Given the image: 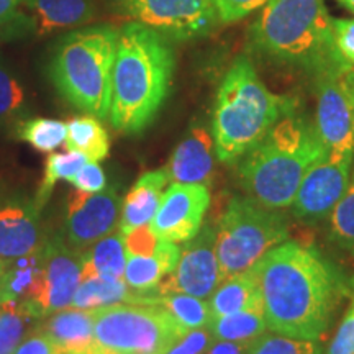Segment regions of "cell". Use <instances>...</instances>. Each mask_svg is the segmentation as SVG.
I'll list each match as a JSON object with an SVG mask.
<instances>
[{"label":"cell","mask_w":354,"mask_h":354,"mask_svg":"<svg viewBox=\"0 0 354 354\" xmlns=\"http://www.w3.org/2000/svg\"><path fill=\"white\" fill-rule=\"evenodd\" d=\"M268 330L318 342L348 294L339 272L313 248L284 241L254 268Z\"/></svg>","instance_id":"6da1fadb"},{"label":"cell","mask_w":354,"mask_h":354,"mask_svg":"<svg viewBox=\"0 0 354 354\" xmlns=\"http://www.w3.org/2000/svg\"><path fill=\"white\" fill-rule=\"evenodd\" d=\"M176 69L171 39L130 21L118 30L112 74L110 123L125 135L151 125L169 95Z\"/></svg>","instance_id":"7a4b0ae2"},{"label":"cell","mask_w":354,"mask_h":354,"mask_svg":"<svg viewBox=\"0 0 354 354\" xmlns=\"http://www.w3.org/2000/svg\"><path fill=\"white\" fill-rule=\"evenodd\" d=\"M326 156L315 125L295 110L281 118L241 158V185L248 197L261 205L286 209L294 202L310 167Z\"/></svg>","instance_id":"3957f363"},{"label":"cell","mask_w":354,"mask_h":354,"mask_svg":"<svg viewBox=\"0 0 354 354\" xmlns=\"http://www.w3.org/2000/svg\"><path fill=\"white\" fill-rule=\"evenodd\" d=\"M297 110V100L269 91L254 66L240 56L227 71L216 94L212 136L221 162L241 159L266 133Z\"/></svg>","instance_id":"277c9868"},{"label":"cell","mask_w":354,"mask_h":354,"mask_svg":"<svg viewBox=\"0 0 354 354\" xmlns=\"http://www.w3.org/2000/svg\"><path fill=\"white\" fill-rule=\"evenodd\" d=\"M251 41L266 56L313 74L342 64L323 0H269L251 26Z\"/></svg>","instance_id":"5b68a950"},{"label":"cell","mask_w":354,"mask_h":354,"mask_svg":"<svg viewBox=\"0 0 354 354\" xmlns=\"http://www.w3.org/2000/svg\"><path fill=\"white\" fill-rule=\"evenodd\" d=\"M117 41L113 26H88L64 37L51 61L56 91L73 107L97 118H109L110 113Z\"/></svg>","instance_id":"8992f818"},{"label":"cell","mask_w":354,"mask_h":354,"mask_svg":"<svg viewBox=\"0 0 354 354\" xmlns=\"http://www.w3.org/2000/svg\"><path fill=\"white\" fill-rule=\"evenodd\" d=\"M287 238V221L276 209L261 205L251 197H233L215 225L220 279L225 281L254 269Z\"/></svg>","instance_id":"52a82bcc"},{"label":"cell","mask_w":354,"mask_h":354,"mask_svg":"<svg viewBox=\"0 0 354 354\" xmlns=\"http://www.w3.org/2000/svg\"><path fill=\"white\" fill-rule=\"evenodd\" d=\"M184 333L154 299L120 304L95 310L94 343L88 354H166Z\"/></svg>","instance_id":"ba28073f"},{"label":"cell","mask_w":354,"mask_h":354,"mask_svg":"<svg viewBox=\"0 0 354 354\" xmlns=\"http://www.w3.org/2000/svg\"><path fill=\"white\" fill-rule=\"evenodd\" d=\"M349 73L351 69L344 64H333L315 74V130L328 158L338 161H353L354 156V100Z\"/></svg>","instance_id":"9c48e42d"},{"label":"cell","mask_w":354,"mask_h":354,"mask_svg":"<svg viewBox=\"0 0 354 354\" xmlns=\"http://www.w3.org/2000/svg\"><path fill=\"white\" fill-rule=\"evenodd\" d=\"M115 3L131 21L176 41L203 37L218 24L215 0H115Z\"/></svg>","instance_id":"30bf717a"},{"label":"cell","mask_w":354,"mask_h":354,"mask_svg":"<svg viewBox=\"0 0 354 354\" xmlns=\"http://www.w3.org/2000/svg\"><path fill=\"white\" fill-rule=\"evenodd\" d=\"M220 268L215 253V227H202L192 240L180 248L174 271L159 282L156 295L187 294L210 299L220 284Z\"/></svg>","instance_id":"8fae6325"},{"label":"cell","mask_w":354,"mask_h":354,"mask_svg":"<svg viewBox=\"0 0 354 354\" xmlns=\"http://www.w3.org/2000/svg\"><path fill=\"white\" fill-rule=\"evenodd\" d=\"M210 205V192L202 184H171L151 220V228L162 241L185 243L201 232Z\"/></svg>","instance_id":"7c38bea8"},{"label":"cell","mask_w":354,"mask_h":354,"mask_svg":"<svg viewBox=\"0 0 354 354\" xmlns=\"http://www.w3.org/2000/svg\"><path fill=\"white\" fill-rule=\"evenodd\" d=\"M351 162L326 156L310 167L290 205L294 215L302 220H320L328 216L346 192L351 180Z\"/></svg>","instance_id":"4fadbf2b"},{"label":"cell","mask_w":354,"mask_h":354,"mask_svg":"<svg viewBox=\"0 0 354 354\" xmlns=\"http://www.w3.org/2000/svg\"><path fill=\"white\" fill-rule=\"evenodd\" d=\"M44 269V292L38 304L39 317H48L73 304L79 284L82 281L84 253L53 240L39 251Z\"/></svg>","instance_id":"5bb4252c"},{"label":"cell","mask_w":354,"mask_h":354,"mask_svg":"<svg viewBox=\"0 0 354 354\" xmlns=\"http://www.w3.org/2000/svg\"><path fill=\"white\" fill-rule=\"evenodd\" d=\"M122 215V201L117 190L109 187L91 194L81 209L66 216L68 245L77 251H86L100 238L115 232Z\"/></svg>","instance_id":"9a60e30c"},{"label":"cell","mask_w":354,"mask_h":354,"mask_svg":"<svg viewBox=\"0 0 354 354\" xmlns=\"http://www.w3.org/2000/svg\"><path fill=\"white\" fill-rule=\"evenodd\" d=\"M214 136L201 125L190 128L185 138L176 146L166 166L171 184L209 185L214 179Z\"/></svg>","instance_id":"2e32d148"},{"label":"cell","mask_w":354,"mask_h":354,"mask_svg":"<svg viewBox=\"0 0 354 354\" xmlns=\"http://www.w3.org/2000/svg\"><path fill=\"white\" fill-rule=\"evenodd\" d=\"M169 183L166 167L156 171H148L136 180L125 202L122 203V215L118 227L120 233L125 236L131 230L151 223L154 214L161 205L162 196Z\"/></svg>","instance_id":"e0dca14e"},{"label":"cell","mask_w":354,"mask_h":354,"mask_svg":"<svg viewBox=\"0 0 354 354\" xmlns=\"http://www.w3.org/2000/svg\"><path fill=\"white\" fill-rule=\"evenodd\" d=\"M95 310L63 308L51 313L39 331L48 336L59 351L88 353L94 343Z\"/></svg>","instance_id":"ac0fdd59"},{"label":"cell","mask_w":354,"mask_h":354,"mask_svg":"<svg viewBox=\"0 0 354 354\" xmlns=\"http://www.w3.org/2000/svg\"><path fill=\"white\" fill-rule=\"evenodd\" d=\"M43 246L37 212L19 207L0 210V259L12 261L37 254Z\"/></svg>","instance_id":"d6986e66"},{"label":"cell","mask_w":354,"mask_h":354,"mask_svg":"<svg viewBox=\"0 0 354 354\" xmlns=\"http://www.w3.org/2000/svg\"><path fill=\"white\" fill-rule=\"evenodd\" d=\"M180 258V248L176 243L159 240L151 256H127V286L141 295H156L159 282L174 271Z\"/></svg>","instance_id":"ffe728a7"},{"label":"cell","mask_w":354,"mask_h":354,"mask_svg":"<svg viewBox=\"0 0 354 354\" xmlns=\"http://www.w3.org/2000/svg\"><path fill=\"white\" fill-rule=\"evenodd\" d=\"M37 35L86 25L94 19L92 0H24Z\"/></svg>","instance_id":"44dd1931"},{"label":"cell","mask_w":354,"mask_h":354,"mask_svg":"<svg viewBox=\"0 0 354 354\" xmlns=\"http://www.w3.org/2000/svg\"><path fill=\"white\" fill-rule=\"evenodd\" d=\"M44 292V269L41 254H30L8 261V268L0 284V300L26 304L38 318V304Z\"/></svg>","instance_id":"7402d4cb"},{"label":"cell","mask_w":354,"mask_h":354,"mask_svg":"<svg viewBox=\"0 0 354 354\" xmlns=\"http://www.w3.org/2000/svg\"><path fill=\"white\" fill-rule=\"evenodd\" d=\"M154 295H141L131 290L120 277L95 276L82 279L73 299V307L82 310H99L120 304L151 302Z\"/></svg>","instance_id":"603a6c76"},{"label":"cell","mask_w":354,"mask_h":354,"mask_svg":"<svg viewBox=\"0 0 354 354\" xmlns=\"http://www.w3.org/2000/svg\"><path fill=\"white\" fill-rule=\"evenodd\" d=\"M212 317L220 318L248 308L263 307L254 269L221 281L209 300Z\"/></svg>","instance_id":"cb8c5ba5"},{"label":"cell","mask_w":354,"mask_h":354,"mask_svg":"<svg viewBox=\"0 0 354 354\" xmlns=\"http://www.w3.org/2000/svg\"><path fill=\"white\" fill-rule=\"evenodd\" d=\"M127 266V250L123 234L112 232L100 238L84 253L82 279L95 276L123 277Z\"/></svg>","instance_id":"d4e9b609"},{"label":"cell","mask_w":354,"mask_h":354,"mask_svg":"<svg viewBox=\"0 0 354 354\" xmlns=\"http://www.w3.org/2000/svg\"><path fill=\"white\" fill-rule=\"evenodd\" d=\"M66 148L82 153L88 161H104L110 151L109 133L94 115L74 117L68 122Z\"/></svg>","instance_id":"484cf974"},{"label":"cell","mask_w":354,"mask_h":354,"mask_svg":"<svg viewBox=\"0 0 354 354\" xmlns=\"http://www.w3.org/2000/svg\"><path fill=\"white\" fill-rule=\"evenodd\" d=\"M214 339L234 343H251L268 330L263 307L248 308L243 312L214 318L209 325Z\"/></svg>","instance_id":"4316f807"},{"label":"cell","mask_w":354,"mask_h":354,"mask_svg":"<svg viewBox=\"0 0 354 354\" xmlns=\"http://www.w3.org/2000/svg\"><path fill=\"white\" fill-rule=\"evenodd\" d=\"M88 159L82 153L68 151V153H50L44 162V174L41 183L38 185L37 196H35L33 212H38L46 205L50 201L53 189L57 180L66 179L69 180L71 177L76 176L81 167L86 165Z\"/></svg>","instance_id":"83f0119b"},{"label":"cell","mask_w":354,"mask_h":354,"mask_svg":"<svg viewBox=\"0 0 354 354\" xmlns=\"http://www.w3.org/2000/svg\"><path fill=\"white\" fill-rule=\"evenodd\" d=\"M154 300L159 305H162L185 331L205 328L214 320L210 305L205 299H198L187 294H169L156 295Z\"/></svg>","instance_id":"f1b7e54d"},{"label":"cell","mask_w":354,"mask_h":354,"mask_svg":"<svg viewBox=\"0 0 354 354\" xmlns=\"http://www.w3.org/2000/svg\"><path fill=\"white\" fill-rule=\"evenodd\" d=\"M32 320H39L26 304L3 300L0 307V354H13Z\"/></svg>","instance_id":"f546056e"},{"label":"cell","mask_w":354,"mask_h":354,"mask_svg":"<svg viewBox=\"0 0 354 354\" xmlns=\"http://www.w3.org/2000/svg\"><path fill=\"white\" fill-rule=\"evenodd\" d=\"M17 136L25 143L33 146L37 151L53 153L66 143L68 123L55 120V118H30V120L19 123Z\"/></svg>","instance_id":"4dcf8cb0"},{"label":"cell","mask_w":354,"mask_h":354,"mask_svg":"<svg viewBox=\"0 0 354 354\" xmlns=\"http://www.w3.org/2000/svg\"><path fill=\"white\" fill-rule=\"evenodd\" d=\"M328 216L331 238L344 250L354 253V179L349 180L346 192Z\"/></svg>","instance_id":"1f68e13d"},{"label":"cell","mask_w":354,"mask_h":354,"mask_svg":"<svg viewBox=\"0 0 354 354\" xmlns=\"http://www.w3.org/2000/svg\"><path fill=\"white\" fill-rule=\"evenodd\" d=\"M246 354H322L317 342L297 339L279 333H264L251 343Z\"/></svg>","instance_id":"d6a6232c"},{"label":"cell","mask_w":354,"mask_h":354,"mask_svg":"<svg viewBox=\"0 0 354 354\" xmlns=\"http://www.w3.org/2000/svg\"><path fill=\"white\" fill-rule=\"evenodd\" d=\"M326 354H354V277L351 282V300L338 330L331 338Z\"/></svg>","instance_id":"836d02e7"},{"label":"cell","mask_w":354,"mask_h":354,"mask_svg":"<svg viewBox=\"0 0 354 354\" xmlns=\"http://www.w3.org/2000/svg\"><path fill=\"white\" fill-rule=\"evenodd\" d=\"M333 43L339 63L354 69V19H333Z\"/></svg>","instance_id":"e575fe53"},{"label":"cell","mask_w":354,"mask_h":354,"mask_svg":"<svg viewBox=\"0 0 354 354\" xmlns=\"http://www.w3.org/2000/svg\"><path fill=\"white\" fill-rule=\"evenodd\" d=\"M25 100V92L15 77L0 68V118L12 117L20 110Z\"/></svg>","instance_id":"d590c367"},{"label":"cell","mask_w":354,"mask_h":354,"mask_svg":"<svg viewBox=\"0 0 354 354\" xmlns=\"http://www.w3.org/2000/svg\"><path fill=\"white\" fill-rule=\"evenodd\" d=\"M269 0H215L216 15L220 24H233V21L246 19L248 15L263 8Z\"/></svg>","instance_id":"8d00e7d4"},{"label":"cell","mask_w":354,"mask_h":354,"mask_svg":"<svg viewBox=\"0 0 354 354\" xmlns=\"http://www.w3.org/2000/svg\"><path fill=\"white\" fill-rule=\"evenodd\" d=\"M214 342L209 326L205 328L189 330L180 336L166 354H203Z\"/></svg>","instance_id":"74e56055"},{"label":"cell","mask_w":354,"mask_h":354,"mask_svg":"<svg viewBox=\"0 0 354 354\" xmlns=\"http://www.w3.org/2000/svg\"><path fill=\"white\" fill-rule=\"evenodd\" d=\"M123 240H125L127 256H151L159 243L151 225H143V227L131 230Z\"/></svg>","instance_id":"f35d334b"},{"label":"cell","mask_w":354,"mask_h":354,"mask_svg":"<svg viewBox=\"0 0 354 354\" xmlns=\"http://www.w3.org/2000/svg\"><path fill=\"white\" fill-rule=\"evenodd\" d=\"M69 183L76 189L95 194L105 189L107 179H105L104 171H102V167L99 165H97V161H87L76 176L71 177Z\"/></svg>","instance_id":"ab89813d"},{"label":"cell","mask_w":354,"mask_h":354,"mask_svg":"<svg viewBox=\"0 0 354 354\" xmlns=\"http://www.w3.org/2000/svg\"><path fill=\"white\" fill-rule=\"evenodd\" d=\"M13 354H56V346L46 335L37 330L19 344Z\"/></svg>","instance_id":"60d3db41"},{"label":"cell","mask_w":354,"mask_h":354,"mask_svg":"<svg viewBox=\"0 0 354 354\" xmlns=\"http://www.w3.org/2000/svg\"><path fill=\"white\" fill-rule=\"evenodd\" d=\"M21 3L24 0H0V24L10 20Z\"/></svg>","instance_id":"b9f144b4"},{"label":"cell","mask_w":354,"mask_h":354,"mask_svg":"<svg viewBox=\"0 0 354 354\" xmlns=\"http://www.w3.org/2000/svg\"><path fill=\"white\" fill-rule=\"evenodd\" d=\"M339 6H343L346 10H349L351 13H354V0H336Z\"/></svg>","instance_id":"7bdbcfd3"},{"label":"cell","mask_w":354,"mask_h":354,"mask_svg":"<svg viewBox=\"0 0 354 354\" xmlns=\"http://www.w3.org/2000/svg\"><path fill=\"white\" fill-rule=\"evenodd\" d=\"M7 268H8V261L0 259V284H2L3 276H6V272H7Z\"/></svg>","instance_id":"ee69618b"},{"label":"cell","mask_w":354,"mask_h":354,"mask_svg":"<svg viewBox=\"0 0 354 354\" xmlns=\"http://www.w3.org/2000/svg\"><path fill=\"white\" fill-rule=\"evenodd\" d=\"M349 82H351V92H353V100H354V69L349 73Z\"/></svg>","instance_id":"f6af8a7d"},{"label":"cell","mask_w":354,"mask_h":354,"mask_svg":"<svg viewBox=\"0 0 354 354\" xmlns=\"http://www.w3.org/2000/svg\"><path fill=\"white\" fill-rule=\"evenodd\" d=\"M56 354H88V353H76V351H59V349H56Z\"/></svg>","instance_id":"bcb514c9"}]
</instances>
